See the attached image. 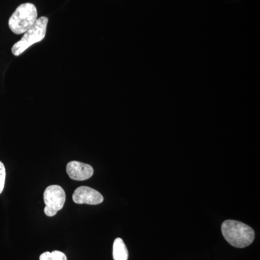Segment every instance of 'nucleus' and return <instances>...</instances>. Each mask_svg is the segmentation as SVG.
<instances>
[{
    "mask_svg": "<svg viewBox=\"0 0 260 260\" xmlns=\"http://www.w3.org/2000/svg\"><path fill=\"white\" fill-rule=\"evenodd\" d=\"M48 22L49 19L47 17L38 18L31 28L24 34L20 41L15 43L12 47L13 55L20 56L34 44L42 42L47 34Z\"/></svg>",
    "mask_w": 260,
    "mask_h": 260,
    "instance_id": "3",
    "label": "nucleus"
},
{
    "mask_svg": "<svg viewBox=\"0 0 260 260\" xmlns=\"http://www.w3.org/2000/svg\"><path fill=\"white\" fill-rule=\"evenodd\" d=\"M222 234L231 245L244 248L254 242V230L246 224L234 220H227L221 225Z\"/></svg>",
    "mask_w": 260,
    "mask_h": 260,
    "instance_id": "1",
    "label": "nucleus"
},
{
    "mask_svg": "<svg viewBox=\"0 0 260 260\" xmlns=\"http://www.w3.org/2000/svg\"><path fill=\"white\" fill-rule=\"evenodd\" d=\"M129 256L127 248L121 238H116L113 244L114 260H127Z\"/></svg>",
    "mask_w": 260,
    "mask_h": 260,
    "instance_id": "7",
    "label": "nucleus"
},
{
    "mask_svg": "<svg viewBox=\"0 0 260 260\" xmlns=\"http://www.w3.org/2000/svg\"><path fill=\"white\" fill-rule=\"evenodd\" d=\"M40 260H68L67 256L65 255L64 253L61 252L60 251H54L49 252V251H46L41 254Z\"/></svg>",
    "mask_w": 260,
    "mask_h": 260,
    "instance_id": "8",
    "label": "nucleus"
},
{
    "mask_svg": "<svg viewBox=\"0 0 260 260\" xmlns=\"http://www.w3.org/2000/svg\"><path fill=\"white\" fill-rule=\"evenodd\" d=\"M73 200L76 204L99 205L104 201V197L93 188L89 186H80L75 189Z\"/></svg>",
    "mask_w": 260,
    "mask_h": 260,
    "instance_id": "5",
    "label": "nucleus"
},
{
    "mask_svg": "<svg viewBox=\"0 0 260 260\" xmlns=\"http://www.w3.org/2000/svg\"><path fill=\"white\" fill-rule=\"evenodd\" d=\"M5 179H6V170H5L4 164L0 161V194L4 189Z\"/></svg>",
    "mask_w": 260,
    "mask_h": 260,
    "instance_id": "9",
    "label": "nucleus"
},
{
    "mask_svg": "<svg viewBox=\"0 0 260 260\" xmlns=\"http://www.w3.org/2000/svg\"><path fill=\"white\" fill-rule=\"evenodd\" d=\"M38 19V12L32 3H23L18 7L8 22L10 30L15 34H25L35 24Z\"/></svg>",
    "mask_w": 260,
    "mask_h": 260,
    "instance_id": "2",
    "label": "nucleus"
},
{
    "mask_svg": "<svg viewBox=\"0 0 260 260\" xmlns=\"http://www.w3.org/2000/svg\"><path fill=\"white\" fill-rule=\"evenodd\" d=\"M67 174L71 179L85 181L93 175V169L89 164L79 161H70L66 167Z\"/></svg>",
    "mask_w": 260,
    "mask_h": 260,
    "instance_id": "6",
    "label": "nucleus"
},
{
    "mask_svg": "<svg viewBox=\"0 0 260 260\" xmlns=\"http://www.w3.org/2000/svg\"><path fill=\"white\" fill-rule=\"evenodd\" d=\"M66 200L65 191L61 186L51 185L48 186L44 193L45 204L44 213L49 217H53L62 209Z\"/></svg>",
    "mask_w": 260,
    "mask_h": 260,
    "instance_id": "4",
    "label": "nucleus"
}]
</instances>
